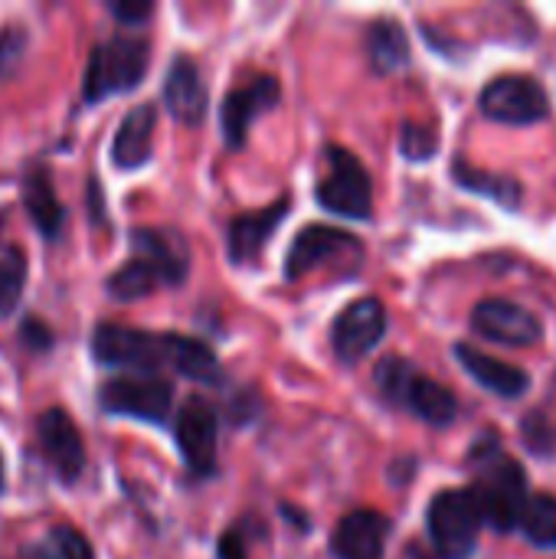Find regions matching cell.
<instances>
[{"instance_id":"obj_1","label":"cell","mask_w":556,"mask_h":559,"mask_svg":"<svg viewBox=\"0 0 556 559\" xmlns=\"http://www.w3.org/2000/svg\"><path fill=\"white\" fill-rule=\"evenodd\" d=\"M92 354L105 367H125L134 373H154L161 367H170L197 383L220 380L216 354L206 344L180 334H151L125 324H98L92 334Z\"/></svg>"},{"instance_id":"obj_24","label":"cell","mask_w":556,"mask_h":559,"mask_svg":"<svg viewBox=\"0 0 556 559\" xmlns=\"http://www.w3.org/2000/svg\"><path fill=\"white\" fill-rule=\"evenodd\" d=\"M524 537L537 547V550H554L556 547V498L554 495H541V498H528L521 524Z\"/></svg>"},{"instance_id":"obj_35","label":"cell","mask_w":556,"mask_h":559,"mask_svg":"<svg viewBox=\"0 0 556 559\" xmlns=\"http://www.w3.org/2000/svg\"><path fill=\"white\" fill-rule=\"evenodd\" d=\"M0 491H3V459H0Z\"/></svg>"},{"instance_id":"obj_31","label":"cell","mask_w":556,"mask_h":559,"mask_svg":"<svg viewBox=\"0 0 556 559\" xmlns=\"http://www.w3.org/2000/svg\"><path fill=\"white\" fill-rule=\"evenodd\" d=\"M151 13H154V3H147V0H141V3H134V0H115L111 3V16L121 20L125 26H138V23L151 20Z\"/></svg>"},{"instance_id":"obj_25","label":"cell","mask_w":556,"mask_h":559,"mask_svg":"<svg viewBox=\"0 0 556 559\" xmlns=\"http://www.w3.org/2000/svg\"><path fill=\"white\" fill-rule=\"evenodd\" d=\"M23 282H26V262L23 252L16 246H0V321L10 318L20 305L23 295Z\"/></svg>"},{"instance_id":"obj_3","label":"cell","mask_w":556,"mask_h":559,"mask_svg":"<svg viewBox=\"0 0 556 559\" xmlns=\"http://www.w3.org/2000/svg\"><path fill=\"white\" fill-rule=\"evenodd\" d=\"M147 62H151V43L144 36L118 33L108 43H98L88 56L82 98L95 105L108 95H125L138 88L147 72Z\"/></svg>"},{"instance_id":"obj_14","label":"cell","mask_w":556,"mask_h":559,"mask_svg":"<svg viewBox=\"0 0 556 559\" xmlns=\"http://www.w3.org/2000/svg\"><path fill=\"white\" fill-rule=\"evenodd\" d=\"M36 436H39V449H43V459L49 462L52 475L62 485H72L85 468V445H82V436H79L75 423L69 419V413L46 409L36 423Z\"/></svg>"},{"instance_id":"obj_16","label":"cell","mask_w":556,"mask_h":559,"mask_svg":"<svg viewBox=\"0 0 556 559\" xmlns=\"http://www.w3.org/2000/svg\"><path fill=\"white\" fill-rule=\"evenodd\" d=\"M390 521L377 511H354L341 518L331 537L334 559H383Z\"/></svg>"},{"instance_id":"obj_6","label":"cell","mask_w":556,"mask_h":559,"mask_svg":"<svg viewBox=\"0 0 556 559\" xmlns=\"http://www.w3.org/2000/svg\"><path fill=\"white\" fill-rule=\"evenodd\" d=\"M315 197L328 213H338L347 219H370V213H374L370 174L344 147H328V174L318 183Z\"/></svg>"},{"instance_id":"obj_19","label":"cell","mask_w":556,"mask_h":559,"mask_svg":"<svg viewBox=\"0 0 556 559\" xmlns=\"http://www.w3.org/2000/svg\"><path fill=\"white\" fill-rule=\"evenodd\" d=\"M285 213H288V200L282 197V200H275V203L256 210V213L236 216V219L229 223V259H233L236 265H239V262H252V259L265 249V242L272 239V233L282 226Z\"/></svg>"},{"instance_id":"obj_4","label":"cell","mask_w":556,"mask_h":559,"mask_svg":"<svg viewBox=\"0 0 556 559\" xmlns=\"http://www.w3.org/2000/svg\"><path fill=\"white\" fill-rule=\"evenodd\" d=\"M377 386H380V393L390 403L406 406L413 416H419L429 426H452V419L459 416L456 396L442 383L416 373L413 364L403 360V357L380 360V367H377Z\"/></svg>"},{"instance_id":"obj_8","label":"cell","mask_w":556,"mask_h":559,"mask_svg":"<svg viewBox=\"0 0 556 559\" xmlns=\"http://www.w3.org/2000/svg\"><path fill=\"white\" fill-rule=\"evenodd\" d=\"M170 400H174L170 383L154 377V373L115 377L98 393V403H102L105 413L131 416V419H141V423H164L167 413H170Z\"/></svg>"},{"instance_id":"obj_5","label":"cell","mask_w":556,"mask_h":559,"mask_svg":"<svg viewBox=\"0 0 556 559\" xmlns=\"http://www.w3.org/2000/svg\"><path fill=\"white\" fill-rule=\"evenodd\" d=\"M429 537L439 559H469L478 547L482 514L469 491H442L426 511Z\"/></svg>"},{"instance_id":"obj_21","label":"cell","mask_w":556,"mask_h":559,"mask_svg":"<svg viewBox=\"0 0 556 559\" xmlns=\"http://www.w3.org/2000/svg\"><path fill=\"white\" fill-rule=\"evenodd\" d=\"M23 206H26V216L33 219V226L46 236V239H56L62 233V223H66V210L46 177L43 167H33L23 180Z\"/></svg>"},{"instance_id":"obj_11","label":"cell","mask_w":556,"mask_h":559,"mask_svg":"<svg viewBox=\"0 0 556 559\" xmlns=\"http://www.w3.org/2000/svg\"><path fill=\"white\" fill-rule=\"evenodd\" d=\"M279 79L275 75H256L252 82L233 88L226 98H223V108H220V128H223V138L229 147H242L246 138H249V128L259 115L272 111L279 105Z\"/></svg>"},{"instance_id":"obj_27","label":"cell","mask_w":556,"mask_h":559,"mask_svg":"<svg viewBox=\"0 0 556 559\" xmlns=\"http://www.w3.org/2000/svg\"><path fill=\"white\" fill-rule=\"evenodd\" d=\"M43 547L52 554V559H95V554H92V544H88L75 527H69V524L52 527Z\"/></svg>"},{"instance_id":"obj_22","label":"cell","mask_w":556,"mask_h":559,"mask_svg":"<svg viewBox=\"0 0 556 559\" xmlns=\"http://www.w3.org/2000/svg\"><path fill=\"white\" fill-rule=\"evenodd\" d=\"M452 177L459 187L472 190V193H482L488 200H495L498 206L505 210H518L521 206V183L514 177H505V174H488V170H478L465 160H456L452 164Z\"/></svg>"},{"instance_id":"obj_34","label":"cell","mask_w":556,"mask_h":559,"mask_svg":"<svg viewBox=\"0 0 556 559\" xmlns=\"http://www.w3.org/2000/svg\"><path fill=\"white\" fill-rule=\"evenodd\" d=\"M20 559H52V554H49L43 544H36V547H26V550L20 554Z\"/></svg>"},{"instance_id":"obj_23","label":"cell","mask_w":556,"mask_h":559,"mask_svg":"<svg viewBox=\"0 0 556 559\" xmlns=\"http://www.w3.org/2000/svg\"><path fill=\"white\" fill-rule=\"evenodd\" d=\"M367 52L377 72H397L410 62V39L397 20H377L367 33Z\"/></svg>"},{"instance_id":"obj_12","label":"cell","mask_w":556,"mask_h":559,"mask_svg":"<svg viewBox=\"0 0 556 559\" xmlns=\"http://www.w3.org/2000/svg\"><path fill=\"white\" fill-rule=\"evenodd\" d=\"M472 328L478 337L505 347H531L544 337V324L521 305L505 298H488L472 311Z\"/></svg>"},{"instance_id":"obj_7","label":"cell","mask_w":556,"mask_h":559,"mask_svg":"<svg viewBox=\"0 0 556 559\" xmlns=\"http://www.w3.org/2000/svg\"><path fill=\"white\" fill-rule=\"evenodd\" d=\"M485 118L498 124H537L551 115V98L544 85L531 75H501L485 85L478 98Z\"/></svg>"},{"instance_id":"obj_17","label":"cell","mask_w":556,"mask_h":559,"mask_svg":"<svg viewBox=\"0 0 556 559\" xmlns=\"http://www.w3.org/2000/svg\"><path fill=\"white\" fill-rule=\"evenodd\" d=\"M164 105L177 121H187V124L203 121L210 108V95H206L203 72L190 56H177L170 62L167 79H164Z\"/></svg>"},{"instance_id":"obj_15","label":"cell","mask_w":556,"mask_h":559,"mask_svg":"<svg viewBox=\"0 0 556 559\" xmlns=\"http://www.w3.org/2000/svg\"><path fill=\"white\" fill-rule=\"evenodd\" d=\"M131 259L147 265L161 285H180L190 272L187 246L174 233H161V229H134L131 233Z\"/></svg>"},{"instance_id":"obj_32","label":"cell","mask_w":556,"mask_h":559,"mask_svg":"<svg viewBox=\"0 0 556 559\" xmlns=\"http://www.w3.org/2000/svg\"><path fill=\"white\" fill-rule=\"evenodd\" d=\"M216 559H249L246 554V540L239 531H226L220 540H216Z\"/></svg>"},{"instance_id":"obj_33","label":"cell","mask_w":556,"mask_h":559,"mask_svg":"<svg viewBox=\"0 0 556 559\" xmlns=\"http://www.w3.org/2000/svg\"><path fill=\"white\" fill-rule=\"evenodd\" d=\"M23 337H26V347H33V350H46L52 344V334L39 321H33V318L23 324Z\"/></svg>"},{"instance_id":"obj_18","label":"cell","mask_w":556,"mask_h":559,"mask_svg":"<svg viewBox=\"0 0 556 559\" xmlns=\"http://www.w3.org/2000/svg\"><path fill=\"white\" fill-rule=\"evenodd\" d=\"M456 360L465 367V373L485 386L488 393L501 396V400H518L531 390V377L521 370V367H511V364H501L488 354H482L478 347L472 344H456Z\"/></svg>"},{"instance_id":"obj_26","label":"cell","mask_w":556,"mask_h":559,"mask_svg":"<svg viewBox=\"0 0 556 559\" xmlns=\"http://www.w3.org/2000/svg\"><path fill=\"white\" fill-rule=\"evenodd\" d=\"M157 285H161V282H157V275H154L147 265H141L138 259H128V262L108 278V295L118 298V301H134V298L151 295Z\"/></svg>"},{"instance_id":"obj_2","label":"cell","mask_w":556,"mask_h":559,"mask_svg":"<svg viewBox=\"0 0 556 559\" xmlns=\"http://www.w3.org/2000/svg\"><path fill=\"white\" fill-rule=\"evenodd\" d=\"M472 465H475V481L469 488L482 524H488L498 534H508L521 524L524 504H528V478L521 465L508 455H501L498 439L492 445L475 442L472 449Z\"/></svg>"},{"instance_id":"obj_29","label":"cell","mask_w":556,"mask_h":559,"mask_svg":"<svg viewBox=\"0 0 556 559\" xmlns=\"http://www.w3.org/2000/svg\"><path fill=\"white\" fill-rule=\"evenodd\" d=\"M23 46H26V33L20 26H10L0 33V75H7L20 62Z\"/></svg>"},{"instance_id":"obj_13","label":"cell","mask_w":556,"mask_h":559,"mask_svg":"<svg viewBox=\"0 0 556 559\" xmlns=\"http://www.w3.org/2000/svg\"><path fill=\"white\" fill-rule=\"evenodd\" d=\"M360 242L334 226H305L285 259V275L288 278H305L318 265H328L331 259H360Z\"/></svg>"},{"instance_id":"obj_9","label":"cell","mask_w":556,"mask_h":559,"mask_svg":"<svg viewBox=\"0 0 556 559\" xmlns=\"http://www.w3.org/2000/svg\"><path fill=\"white\" fill-rule=\"evenodd\" d=\"M387 334V308L377 298H357L347 305L331 328V347L341 364H360Z\"/></svg>"},{"instance_id":"obj_28","label":"cell","mask_w":556,"mask_h":559,"mask_svg":"<svg viewBox=\"0 0 556 559\" xmlns=\"http://www.w3.org/2000/svg\"><path fill=\"white\" fill-rule=\"evenodd\" d=\"M400 151L406 160H429L439 151V134L426 124H413L406 121L400 131Z\"/></svg>"},{"instance_id":"obj_10","label":"cell","mask_w":556,"mask_h":559,"mask_svg":"<svg viewBox=\"0 0 556 559\" xmlns=\"http://www.w3.org/2000/svg\"><path fill=\"white\" fill-rule=\"evenodd\" d=\"M177 449L187 462V468L197 478H206L216 472V436H220V419L213 406L200 396H190L174 423Z\"/></svg>"},{"instance_id":"obj_30","label":"cell","mask_w":556,"mask_h":559,"mask_svg":"<svg viewBox=\"0 0 556 559\" xmlns=\"http://www.w3.org/2000/svg\"><path fill=\"white\" fill-rule=\"evenodd\" d=\"M524 436H528V449H531V452H537V455H551V452H554V436H551L544 416H528Z\"/></svg>"},{"instance_id":"obj_20","label":"cell","mask_w":556,"mask_h":559,"mask_svg":"<svg viewBox=\"0 0 556 559\" xmlns=\"http://www.w3.org/2000/svg\"><path fill=\"white\" fill-rule=\"evenodd\" d=\"M154 121H157V108L151 102L134 105L125 121L118 124V134L111 141V160L121 170H134L141 164H147L151 147H154Z\"/></svg>"}]
</instances>
